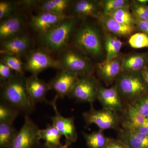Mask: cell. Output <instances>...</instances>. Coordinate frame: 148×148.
<instances>
[{
  "instance_id": "6da1fadb",
  "label": "cell",
  "mask_w": 148,
  "mask_h": 148,
  "mask_svg": "<svg viewBox=\"0 0 148 148\" xmlns=\"http://www.w3.org/2000/svg\"><path fill=\"white\" fill-rule=\"evenodd\" d=\"M26 78L24 75L15 73L10 79L1 83V99L28 115L34 110L35 105L27 92Z\"/></svg>"
},
{
  "instance_id": "7a4b0ae2",
  "label": "cell",
  "mask_w": 148,
  "mask_h": 148,
  "mask_svg": "<svg viewBox=\"0 0 148 148\" xmlns=\"http://www.w3.org/2000/svg\"><path fill=\"white\" fill-rule=\"evenodd\" d=\"M116 87L121 98L130 104L148 92L140 72H125L117 77Z\"/></svg>"
},
{
  "instance_id": "3957f363",
  "label": "cell",
  "mask_w": 148,
  "mask_h": 148,
  "mask_svg": "<svg viewBox=\"0 0 148 148\" xmlns=\"http://www.w3.org/2000/svg\"><path fill=\"white\" fill-rule=\"evenodd\" d=\"M75 22L74 18L69 16L50 31L41 34L44 48L52 52L65 50Z\"/></svg>"
},
{
  "instance_id": "277c9868",
  "label": "cell",
  "mask_w": 148,
  "mask_h": 148,
  "mask_svg": "<svg viewBox=\"0 0 148 148\" xmlns=\"http://www.w3.org/2000/svg\"><path fill=\"white\" fill-rule=\"evenodd\" d=\"M49 69L61 70V66L58 60L54 59L45 49H33L26 54L24 71L38 76L41 72Z\"/></svg>"
},
{
  "instance_id": "5b68a950",
  "label": "cell",
  "mask_w": 148,
  "mask_h": 148,
  "mask_svg": "<svg viewBox=\"0 0 148 148\" xmlns=\"http://www.w3.org/2000/svg\"><path fill=\"white\" fill-rule=\"evenodd\" d=\"M61 70L78 76L91 75L92 65L86 57L72 49L63 51L59 59Z\"/></svg>"
},
{
  "instance_id": "8992f818",
  "label": "cell",
  "mask_w": 148,
  "mask_h": 148,
  "mask_svg": "<svg viewBox=\"0 0 148 148\" xmlns=\"http://www.w3.org/2000/svg\"><path fill=\"white\" fill-rule=\"evenodd\" d=\"M83 117L88 125L93 124L97 125L101 130L118 128L120 118L118 112L103 108L96 110L91 105L90 110L82 114Z\"/></svg>"
},
{
  "instance_id": "52a82bcc",
  "label": "cell",
  "mask_w": 148,
  "mask_h": 148,
  "mask_svg": "<svg viewBox=\"0 0 148 148\" xmlns=\"http://www.w3.org/2000/svg\"><path fill=\"white\" fill-rule=\"evenodd\" d=\"M58 98L59 96L56 95L53 100L49 102L47 101V103L52 106L55 113L54 116L50 117V118L52 121V125L66 138L65 145L70 146L72 143H75L78 138L74 119L73 117H65L59 113L56 105Z\"/></svg>"
},
{
  "instance_id": "ba28073f",
  "label": "cell",
  "mask_w": 148,
  "mask_h": 148,
  "mask_svg": "<svg viewBox=\"0 0 148 148\" xmlns=\"http://www.w3.org/2000/svg\"><path fill=\"white\" fill-rule=\"evenodd\" d=\"M40 129L29 115H25L24 124L17 132L9 148H35L39 144Z\"/></svg>"
},
{
  "instance_id": "9c48e42d",
  "label": "cell",
  "mask_w": 148,
  "mask_h": 148,
  "mask_svg": "<svg viewBox=\"0 0 148 148\" xmlns=\"http://www.w3.org/2000/svg\"><path fill=\"white\" fill-rule=\"evenodd\" d=\"M75 41L81 49L90 55L96 56L101 53L100 37L97 31L91 26L86 25L80 29L76 34Z\"/></svg>"
},
{
  "instance_id": "30bf717a",
  "label": "cell",
  "mask_w": 148,
  "mask_h": 148,
  "mask_svg": "<svg viewBox=\"0 0 148 148\" xmlns=\"http://www.w3.org/2000/svg\"><path fill=\"white\" fill-rule=\"evenodd\" d=\"M99 86L91 75L80 76L69 96L77 101L92 105L97 99Z\"/></svg>"
},
{
  "instance_id": "8fae6325",
  "label": "cell",
  "mask_w": 148,
  "mask_h": 148,
  "mask_svg": "<svg viewBox=\"0 0 148 148\" xmlns=\"http://www.w3.org/2000/svg\"><path fill=\"white\" fill-rule=\"evenodd\" d=\"M33 40L27 35H20L1 42L0 53L19 57L27 54L32 49Z\"/></svg>"
},
{
  "instance_id": "7c38bea8",
  "label": "cell",
  "mask_w": 148,
  "mask_h": 148,
  "mask_svg": "<svg viewBox=\"0 0 148 148\" xmlns=\"http://www.w3.org/2000/svg\"><path fill=\"white\" fill-rule=\"evenodd\" d=\"M69 16L64 13L44 12L32 16L30 25L35 31L42 34L56 27Z\"/></svg>"
},
{
  "instance_id": "4fadbf2b",
  "label": "cell",
  "mask_w": 148,
  "mask_h": 148,
  "mask_svg": "<svg viewBox=\"0 0 148 148\" xmlns=\"http://www.w3.org/2000/svg\"><path fill=\"white\" fill-rule=\"evenodd\" d=\"M78 78L75 74L61 70L49 83L51 90L55 91L60 98L70 95Z\"/></svg>"
},
{
  "instance_id": "5bb4252c",
  "label": "cell",
  "mask_w": 148,
  "mask_h": 148,
  "mask_svg": "<svg viewBox=\"0 0 148 148\" xmlns=\"http://www.w3.org/2000/svg\"><path fill=\"white\" fill-rule=\"evenodd\" d=\"M97 100L101 103L103 108L117 112H123L125 110L121 96L116 86L109 88L99 86Z\"/></svg>"
},
{
  "instance_id": "9a60e30c",
  "label": "cell",
  "mask_w": 148,
  "mask_h": 148,
  "mask_svg": "<svg viewBox=\"0 0 148 148\" xmlns=\"http://www.w3.org/2000/svg\"><path fill=\"white\" fill-rule=\"evenodd\" d=\"M25 20L21 14H16L13 16L1 21L0 39L1 42L10 39L21 35L24 28Z\"/></svg>"
},
{
  "instance_id": "2e32d148",
  "label": "cell",
  "mask_w": 148,
  "mask_h": 148,
  "mask_svg": "<svg viewBox=\"0 0 148 148\" xmlns=\"http://www.w3.org/2000/svg\"><path fill=\"white\" fill-rule=\"evenodd\" d=\"M27 92L30 100L34 105L47 101L46 95L51 90L49 83L40 79L38 76L32 75L26 78Z\"/></svg>"
},
{
  "instance_id": "e0dca14e",
  "label": "cell",
  "mask_w": 148,
  "mask_h": 148,
  "mask_svg": "<svg viewBox=\"0 0 148 148\" xmlns=\"http://www.w3.org/2000/svg\"><path fill=\"white\" fill-rule=\"evenodd\" d=\"M118 137L129 148H148V135L123 129L119 130Z\"/></svg>"
},
{
  "instance_id": "ac0fdd59",
  "label": "cell",
  "mask_w": 148,
  "mask_h": 148,
  "mask_svg": "<svg viewBox=\"0 0 148 148\" xmlns=\"http://www.w3.org/2000/svg\"><path fill=\"white\" fill-rule=\"evenodd\" d=\"M121 69L119 61L115 58L108 61L106 60L98 64L100 76L103 81L108 84L119 75Z\"/></svg>"
},
{
  "instance_id": "d6986e66",
  "label": "cell",
  "mask_w": 148,
  "mask_h": 148,
  "mask_svg": "<svg viewBox=\"0 0 148 148\" xmlns=\"http://www.w3.org/2000/svg\"><path fill=\"white\" fill-rule=\"evenodd\" d=\"M125 111V119L123 123V129L133 131L148 123V118L139 113L130 104H127Z\"/></svg>"
},
{
  "instance_id": "ffe728a7",
  "label": "cell",
  "mask_w": 148,
  "mask_h": 148,
  "mask_svg": "<svg viewBox=\"0 0 148 148\" xmlns=\"http://www.w3.org/2000/svg\"><path fill=\"white\" fill-rule=\"evenodd\" d=\"M38 135L40 140L45 141L46 145L53 147H58L63 145L61 143L63 135L52 125H47L45 129H40Z\"/></svg>"
},
{
  "instance_id": "44dd1931",
  "label": "cell",
  "mask_w": 148,
  "mask_h": 148,
  "mask_svg": "<svg viewBox=\"0 0 148 148\" xmlns=\"http://www.w3.org/2000/svg\"><path fill=\"white\" fill-rule=\"evenodd\" d=\"M148 58L145 54H136L125 59L121 68L125 72H141L145 67Z\"/></svg>"
},
{
  "instance_id": "7402d4cb",
  "label": "cell",
  "mask_w": 148,
  "mask_h": 148,
  "mask_svg": "<svg viewBox=\"0 0 148 148\" xmlns=\"http://www.w3.org/2000/svg\"><path fill=\"white\" fill-rule=\"evenodd\" d=\"M106 16L103 17V24L107 29L111 33L118 36H127L132 34L133 27L121 24L116 21L106 13Z\"/></svg>"
},
{
  "instance_id": "603a6c76",
  "label": "cell",
  "mask_w": 148,
  "mask_h": 148,
  "mask_svg": "<svg viewBox=\"0 0 148 148\" xmlns=\"http://www.w3.org/2000/svg\"><path fill=\"white\" fill-rule=\"evenodd\" d=\"M71 1L69 0H47L42 1L38 4L39 10L44 12L58 14H64Z\"/></svg>"
},
{
  "instance_id": "cb8c5ba5",
  "label": "cell",
  "mask_w": 148,
  "mask_h": 148,
  "mask_svg": "<svg viewBox=\"0 0 148 148\" xmlns=\"http://www.w3.org/2000/svg\"><path fill=\"white\" fill-rule=\"evenodd\" d=\"M17 132L13 123H0V148H9Z\"/></svg>"
},
{
  "instance_id": "d4e9b609",
  "label": "cell",
  "mask_w": 148,
  "mask_h": 148,
  "mask_svg": "<svg viewBox=\"0 0 148 148\" xmlns=\"http://www.w3.org/2000/svg\"><path fill=\"white\" fill-rule=\"evenodd\" d=\"M103 130L95 131L90 133L83 132L86 145L89 148H105L108 142L109 138L103 134Z\"/></svg>"
},
{
  "instance_id": "484cf974",
  "label": "cell",
  "mask_w": 148,
  "mask_h": 148,
  "mask_svg": "<svg viewBox=\"0 0 148 148\" xmlns=\"http://www.w3.org/2000/svg\"><path fill=\"white\" fill-rule=\"evenodd\" d=\"M19 114L17 110L1 99L0 123H13Z\"/></svg>"
},
{
  "instance_id": "4316f807",
  "label": "cell",
  "mask_w": 148,
  "mask_h": 148,
  "mask_svg": "<svg viewBox=\"0 0 148 148\" xmlns=\"http://www.w3.org/2000/svg\"><path fill=\"white\" fill-rule=\"evenodd\" d=\"M22 1H0V20H3L16 14L20 8ZM23 5V4H22Z\"/></svg>"
},
{
  "instance_id": "83f0119b",
  "label": "cell",
  "mask_w": 148,
  "mask_h": 148,
  "mask_svg": "<svg viewBox=\"0 0 148 148\" xmlns=\"http://www.w3.org/2000/svg\"><path fill=\"white\" fill-rule=\"evenodd\" d=\"M1 61L7 65L12 71H15V73L24 75V64L18 56L9 54H2Z\"/></svg>"
},
{
  "instance_id": "f1b7e54d",
  "label": "cell",
  "mask_w": 148,
  "mask_h": 148,
  "mask_svg": "<svg viewBox=\"0 0 148 148\" xmlns=\"http://www.w3.org/2000/svg\"><path fill=\"white\" fill-rule=\"evenodd\" d=\"M106 13L121 24L132 27L134 20L127 9H119Z\"/></svg>"
},
{
  "instance_id": "f546056e",
  "label": "cell",
  "mask_w": 148,
  "mask_h": 148,
  "mask_svg": "<svg viewBox=\"0 0 148 148\" xmlns=\"http://www.w3.org/2000/svg\"><path fill=\"white\" fill-rule=\"evenodd\" d=\"M96 6L91 1L82 0L76 3L74 7V12L83 15H92L94 12Z\"/></svg>"
},
{
  "instance_id": "4dcf8cb0",
  "label": "cell",
  "mask_w": 148,
  "mask_h": 148,
  "mask_svg": "<svg viewBox=\"0 0 148 148\" xmlns=\"http://www.w3.org/2000/svg\"><path fill=\"white\" fill-rule=\"evenodd\" d=\"M131 47L141 49L148 47V36L143 32L136 33L132 35L129 40Z\"/></svg>"
},
{
  "instance_id": "1f68e13d",
  "label": "cell",
  "mask_w": 148,
  "mask_h": 148,
  "mask_svg": "<svg viewBox=\"0 0 148 148\" xmlns=\"http://www.w3.org/2000/svg\"><path fill=\"white\" fill-rule=\"evenodd\" d=\"M130 105L143 116L148 118V92Z\"/></svg>"
},
{
  "instance_id": "d6a6232c",
  "label": "cell",
  "mask_w": 148,
  "mask_h": 148,
  "mask_svg": "<svg viewBox=\"0 0 148 148\" xmlns=\"http://www.w3.org/2000/svg\"><path fill=\"white\" fill-rule=\"evenodd\" d=\"M126 1L124 0H109L105 2L104 10L106 13L123 8H125Z\"/></svg>"
},
{
  "instance_id": "836d02e7",
  "label": "cell",
  "mask_w": 148,
  "mask_h": 148,
  "mask_svg": "<svg viewBox=\"0 0 148 148\" xmlns=\"http://www.w3.org/2000/svg\"><path fill=\"white\" fill-rule=\"evenodd\" d=\"M12 70L7 65L0 61V77L2 83L5 82L10 79L13 75Z\"/></svg>"
},
{
  "instance_id": "e575fe53",
  "label": "cell",
  "mask_w": 148,
  "mask_h": 148,
  "mask_svg": "<svg viewBox=\"0 0 148 148\" xmlns=\"http://www.w3.org/2000/svg\"><path fill=\"white\" fill-rule=\"evenodd\" d=\"M122 46V42L121 41L118 39L114 46L111 51V52L106 56V61L111 60L114 59L117 57L118 54L120 52Z\"/></svg>"
},
{
  "instance_id": "d590c367",
  "label": "cell",
  "mask_w": 148,
  "mask_h": 148,
  "mask_svg": "<svg viewBox=\"0 0 148 148\" xmlns=\"http://www.w3.org/2000/svg\"><path fill=\"white\" fill-rule=\"evenodd\" d=\"M105 148H129L118 139L109 138L108 142Z\"/></svg>"
},
{
  "instance_id": "8d00e7d4",
  "label": "cell",
  "mask_w": 148,
  "mask_h": 148,
  "mask_svg": "<svg viewBox=\"0 0 148 148\" xmlns=\"http://www.w3.org/2000/svg\"><path fill=\"white\" fill-rule=\"evenodd\" d=\"M117 40V39L116 38L110 36L107 37L106 42V48L107 55L111 52Z\"/></svg>"
},
{
  "instance_id": "74e56055",
  "label": "cell",
  "mask_w": 148,
  "mask_h": 148,
  "mask_svg": "<svg viewBox=\"0 0 148 148\" xmlns=\"http://www.w3.org/2000/svg\"><path fill=\"white\" fill-rule=\"evenodd\" d=\"M138 28L143 33L148 36V20H136Z\"/></svg>"
},
{
  "instance_id": "f35d334b",
  "label": "cell",
  "mask_w": 148,
  "mask_h": 148,
  "mask_svg": "<svg viewBox=\"0 0 148 148\" xmlns=\"http://www.w3.org/2000/svg\"><path fill=\"white\" fill-rule=\"evenodd\" d=\"M133 131H137L140 133L148 135V123L141 126L136 130H133Z\"/></svg>"
},
{
  "instance_id": "ab89813d",
  "label": "cell",
  "mask_w": 148,
  "mask_h": 148,
  "mask_svg": "<svg viewBox=\"0 0 148 148\" xmlns=\"http://www.w3.org/2000/svg\"><path fill=\"white\" fill-rule=\"evenodd\" d=\"M141 73L148 87V67H145L141 71Z\"/></svg>"
},
{
  "instance_id": "60d3db41",
  "label": "cell",
  "mask_w": 148,
  "mask_h": 148,
  "mask_svg": "<svg viewBox=\"0 0 148 148\" xmlns=\"http://www.w3.org/2000/svg\"><path fill=\"white\" fill-rule=\"evenodd\" d=\"M42 148H72L70 147V146L66 145H62L60 147H49L45 144V145Z\"/></svg>"
},
{
  "instance_id": "b9f144b4",
  "label": "cell",
  "mask_w": 148,
  "mask_h": 148,
  "mask_svg": "<svg viewBox=\"0 0 148 148\" xmlns=\"http://www.w3.org/2000/svg\"><path fill=\"white\" fill-rule=\"evenodd\" d=\"M140 4H146L147 3H148V0H139L138 1Z\"/></svg>"
}]
</instances>
